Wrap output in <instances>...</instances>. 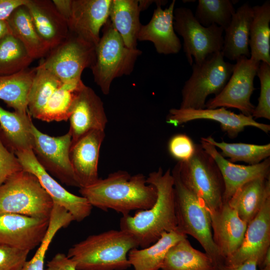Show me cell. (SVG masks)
<instances>
[{
    "label": "cell",
    "mask_w": 270,
    "mask_h": 270,
    "mask_svg": "<svg viewBox=\"0 0 270 270\" xmlns=\"http://www.w3.org/2000/svg\"><path fill=\"white\" fill-rule=\"evenodd\" d=\"M104 137V130H92L70 146V160L80 188L90 185L99 178L100 152Z\"/></svg>",
    "instance_id": "22"
},
{
    "label": "cell",
    "mask_w": 270,
    "mask_h": 270,
    "mask_svg": "<svg viewBox=\"0 0 270 270\" xmlns=\"http://www.w3.org/2000/svg\"><path fill=\"white\" fill-rule=\"evenodd\" d=\"M25 6L38 34L50 50L67 37L69 33L68 22L52 0H27Z\"/></svg>",
    "instance_id": "23"
},
{
    "label": "cell",
    "mask_w": 270,
    "mask_h": 270,
    "mask_svg": "<svg viewBox=\"0 0 270 270\" xmlns=\"http://www.w3.org/2000/svg\"><path fill=\"white\" fill-rule=\"evenodd\" d=\"M36 67L0 76V100L14 112L28 113V100Z\"/></svg>",
    "instance_id": "32"
},
{
    "label": "cell",
    "mask_w": 270,
    "mask_h": 270,
    "mask_svg": "<svg viewBox=\"0 0 270 270\" xmlns=\"http://www.w3.org/2000/svg\"><path fill=\"white\" fill-rule=\"evenodd\" d=\"M204 140L218 148L221 154L230 158L232 162H244L248 165L260 164L270 156V144H255L242 142L228 143L216 141L212 136L201 138Z\"/></svg>",
    "instance_id": "35"
},
{
    "label": "cell",
    "mask_w": 270,
    "mask_h": 270,
    "mask_svg": "<svg viewBox=\"0 0 270 270\" xmlns=\"http://www.w3.org/2000/svg\"><path fill=\"white\" fill-rule=\"evenodd\" d=\"M138 248L130 234L110 230L74 244L66 256L77 270H125L131 266L129 252Z\"/></svg>",
    "instance_id": "3"
},
{
    "label": "cell",
    "mask_w": 270,
    "mask_h": 270,
    "mask_svg": "<svg viewBox=\"0 0 270 270\" xmlns=\"http://www.w3.org/2000/svg\"><path fill=\"white\" fill-rule=\"evenodd\" d=\"M270 196V177L259 178L240 186L227 203L248 224L258 214Z\"/></svg>",
    "instance_id": "26"
},
{
    "label": "cell",
    "mask_w": 270,
    "mask_h": 270,
    "mask_svg": "<svg viewBox=\"0 0 270 270\" xmlns=\"http://www.w3.org/2000/svg\"><path fill=\"white\" fill-rule=\"evenodd\" d=\"M54 204L38 178L24 170L0 185V214L49 218Z\"/></svg>",
    "instance_id": "6"
},
{
    "label": "cell",
    "mask_w": 270,
    "mask_h": 270,
    "mask_svg": "<svg viewBox=\"0 0 270 270\" xmlns=\"http://www.w3.org/2000/svg\"><path fill=\"white\" fill-rule=\"evenodd\" d=\"M270 248V196L264 202L256 216L248 224L243 242L238 250L225 258L224 264L238 265L250 258L258 266Z\"/></svg>",
    "instance_id": "18"
},
{
    "label": "cell",
    "mask_w": 270,
    "mask_h": 270,
    "mask_svg": "<svg viewBox=\"0 0 270 270\" xmlns=\"http://www.w3.org/2000/svg\"><path fill=\"white\" fill-rule=\"evenodd\" d=\"M174 178L176 231L194 238L218 267L224 264L212 238L208 209L204 201L182 182L176 164L171 172Z\"/></svg>",
    "instance_id": "4"
},
{
    "label": "cell",
    "mask_w": 270,
    "mask_h": 270,
    "mask_svg": "<svg viewBox=\"0 0 270 270\" xmlns=\"http://www.w3.org/2000/svg\"><path fill=\"white\" fill-rule=\"evenodd\" d=\"M209 212L213 240L225 260L241 246L248 224L227 202Z\"/></svg>",
    "instance_id": "21"
},
{
    "label": "cell",
    "mask_w": 270,
    "mask_h": 270,
    "mask_svg": "<svg viewBox=\"0 0 270 270\" xmlns=\"http://www.w3.org/2000/svg\"><path fill=\"white\" fill-rule=\"evenodd\" d=\"M57 229L50 226L34 255L30 260L26 261L22 270H44V264L46 254L56 234Z\"/></svg>",
    "instance_id": "42"
},
{
    "label": "cell",
    "mask_w": 270,
    "mask_h": 270,
    "mask_svg": "<svg viewBox=\"0 0 270 270\" xmlns=\"http://www.w3.org/2000/svg\"><path fill=\"white\" fill-rule=\"evenodd\" d=\"M146 178L142 174L130 175L120 170L80 188L79 192L92 206L104 211L112 209L125 216L132 210L148 209L156 202V190L146 183Z\"/></svg>",
    "instance_id": "2"
},
{
    "label": "cell",
    "mask_w": 270,
    "mask_h": 270,
    "mask_svg": "<svg viewBox=\"0 0 270 270\" xmlns=\"http://www.w3.org/2000/svg\"><path fill=\"white\" fill-rule=\"evenodd\" d=\"M203 149L214 160L221 172L224 185L223 202L226 203L244 184L259 178L270 177V158L254 165L238 164L230 162L216 147L200 138Z\"/></svg>",
    "instance_id": "20"
},
{
    "label": "cell",
    "mask_w": 270,
    "mask_h": 270,
    "mask_svg": "<svg viewBox=\"0 0 270 270\" xmlns=\"http://www.w3.org/2000/svg\"><path fill=\"white\" fill-rule=\"evenodd\" d=\"M186 238V236L176 230L164 232L150 246L131 250L128 255V260L134 270H159L170 248Z\"/></svg>",
    "instance_id": "28"
},
{
    "label": "cell",
    "mask_w": 270,
    "mask_h": 270,
    "mask_svg": "<svg viewBox=\"0 0 270 270\" xmlns=\"http://www.w3.org/2000/svg\"><path fill=\"white\" fill-rule=\"evenodd\" d=\"M30 252L0 244V270H22Z\"/></svg>",
    "instance_id": "39"
},
{
    "label": "cell",
    "mask_w": 270,
    "mask_h": 270,
    "mask_svg": "<svg viewBox=\"0 0 270 270\" xmlns=\"http://www.w3.org/2000/svg\"><path fill=\"white\" fill-rule=\"evenodd\" d=\"M196 144L184 134L172 136L168 140V148L170 156L178 162L188 160L194 154Z\"/></svg>",
    "instance_id": "40"
},
{
    "label": "cell",
    "mask_w": 270,
    "mask_h": 270,
    "mask_svg": "<svg viewBox=\"0 0 270 270\" xmlns=\"http://www.w3.org/2000/svg\"><path fill=\"white\" fill-rule=\"evenodd\" d=\"M102 34L96 46V56L91 67L95 83L108 95L113 80L130 74L142 52L128 48L109 18L103 26Z\"/></svg>",
    "instance_id": "5"
},
{
    "label": "cell",
    "mask_w": 270,
    "mask_h": 270,
    "mask_svg": "<svg viewBox=\"0 0 270 270\" xmlns=\"http://www.w3.org/2000/svg\"><path fill=\"white\" fill-rule=\"evenodd\" d=\"M250 28V58L270 64V1L252 6Z\"/></svg>",
    "instance_id": "31"
},
{
    "label": "cell",
    "mask_w": 270,
    "mask_h": 270,
    "mask_svg": "<svg viewBox=\"0 0 270 270\" xmlns=\"http://www.w3.org/2000/svg\"><path fill=\"white\" fill-rule=\"evenodd\" d=\"M140 12L138 0H112L109 20L130 48H137Z\"/></svg>",
    "instance_id": "27"
},
{
    "label": "cell",
    "mask_w": 270,
    "mask_h": 270,
    "mask_svg": "<svg viewBox=\"0 0 270 270\" xmlns=\"http://www.w3.org/2000/svg\"><path fill=\"white\" fill-rule=\"evenodd\" d=\"M260 62L244 56L237 60L224 88L206 102L205 108H234L246 116H252L255 106L251 102L250 98L256 90L254 81Z\"/></svg>",
    "instance_id": "11"
},
{
    "label": "cell",
    "mask_w": 270,
    "mask_h": 270,
    "mask_svg": "<svg viewBox=\"0 0 270 270\" xmlns=\"http://www.w3.org/2000/svg\"><path fill=\"white\" fill-rule=\"evenodd\" d=\"M29 113L11 112L0 106V136L5 146L14 154L32 150V124Z\"/></svg>",
    "instance_id": "25"
},
{
    "label": "cell",
    "mask_w": 270,
    "mask_h": 270,
    "mask_svg": "<svg viewBox=\"0 0 270 270\" xmlns=\"http://www.w3.org/2000/svg\"><path fill=\"white\" fill-rule=\"evenodd\" d=\"M260 82V92L258 105L252 116L254 118L270 120V64L260 62L257 74Z\"/></svg>",
    "instance_id": "38"
},
{
    "label": "cell",
    "mask_w": 270,
    "mask_h": 270,
    "mask_svg": "<svg viewBox=\"0 0 270 270\" xmlns=\"http://www.w3.org/2000/svg\"><path fill=\"white\" fill-rule=\"evenodd\" d=\"M22 170L34 174L54 204L68 210L74 220L81 222L91 214L92 206L82 196L72 194L61 186L37 160L32 150L14 154Z\"/></svg>",
    "instance_id": "13"
},
{
    "label": "cell",
    "mask_w": 270,
    "mask_h": 270,
    "mask_svg": "<svg viewBox=\"0 0 270 270\" xmlns=\"http://www.w3.org/2000/svg\"><path fill=\"white\" fill-rule=\"evenodd\" d=\"M166 0H156L154 9L150 22L142 25L138 36V41L152 42L159 54H178L182 48V44L176 34L174 27V12L176 0L164 8L162 6Z\"/></svg>",
    "instance_id": "19"
},
{
    "label": "cell",
    "mask_w": 270,
    "mask_h": 270,
    "mask_svg": "<svg viewBox=\"0 0 270 270\" xmlns=\"http://www.w3.org/2000/svg\"><path fill=\"white\" fill-rule=\"evenodd\" d=\"M84 85L82 80L62 83L50 98L38 120L46 122L67 121L76 94Z\"/></svg>",
    "instance_id": "33"
},
{
    "label": "cell",
    "mask_w": 270,
    "mask_h": 270,
    "mask_svg": "<svg viewBox=\"0 0 270 270\" xmlns=\"http://www.w3.org/2000/svg\"><path fill=\"white\" fill-rule=\"evenodd\" d=\"M96 56V46L69 32L67 37L51 49L39 64L62 82L82 80L84 70L90 68Z\"/></svg>",
    "instance_id": "10"
},
{
    "label": "cell",
    "mask_w": 270,
    "mask_h": 270,
    "mask_svg": "<svg viewBox=\"0 0 270 270\" xmlns=\"http://www.w3.org/2000/svg\"><path fill=\"white\" fill-rule=\"evenodd\" d=\"M112 0H72L69 32L96 46L109 18Z\"/></svg>",
    "instance_id": "17"
},
{
    "label": "cell",
    "mask_w": 270,
    "mask_h": 270,
    "mask_svg": "<svg viewBox=\"0 0 270 270\" xmlns=\"http://www.w3.org/2000/svg\"><path fill=\"white\" fill-rule=\"evenodd\" d=\"M6 21L10 33L22 44L33 60L46 56L50 50L38 34L25 4L16 8Z\"/></svg>",
    "instance_id": "29"
},
{
    "label": "cell",
    "mask_w": 270,
    "mask_h": 270,
    "mask_svg": "<svg viewBox=\"0 0 270 270\" xmlns=\"http://www.w3.org/2000/svg\"><path fill=\"white\" fill-rule=\"evenodd\" d=\"M146 183L154 186L157 198L148 209L138 210L134 216H122L120 230L131 234L138 246L144 248L158 240L164 232L176 230L174 178L170 168L160 167L149 174Z\"/></svg>",
    "instance_id": "1"
},
{
    "label": "cell",
    "mask_w": 270,
    "mask_h": 270,
    "mask_svg": "<svg viewBox=\"0 0 270 270\" xmlns=\"http://www.w3.org/2000/svg\"><path fill=\"white\" fill-rule=\"evenodd\" d=\"M31 132L34 137L32 151L39 164L62 183L80 188L70 160L72 138L69 132L52 136L41 132L34 124Z\"/></svg>",
    "instance_id": "12"
},
{
    "label": "cell",
    "mask_w": 270,
    "mask_h": 270,
    "mask_svg": "<svg viewBox=\"0 0 270 270\" xmlns=\"http://www.w3.org/2000/svg\"><path fill=\"white\" fill-rule=\"evenodd\" d=\"M44 270H77L74 264L64 254H56L46 264Z\"/></svg>",
    "instance_id": "43"
},
{
    "label": "cell",
    "mask_w": 270,
    "mask_h": 270,
    "mask_svg": "<svg viewBox=\"0 0 270 270\" xmlns=\"http://www.w3.org/2000/svg\"><path fill=\"white\" fill-rule=\"evenodd\" d=\"M36 68L28 96V109L30 116L38 120L50 98L63 82L42 66Z\"/></svg>",
    "instance_id": "34"
},
{
    "label": "cell",
    "mask_w": 270,
    "mask_h": 270,
    "mask_svg": "<svg viewBox=\"0 0 270 270\" xmlns=\"http://www.w3.org/2000/svg\"><path fill=\"white\" fill-rule=\"evenodd\" d=\"M192 73L182 90L180 108L202 109L212 94H218L230 78L234 64L224 60L222 52L208 56L202 62L193 63Z\"/></svg>",
    "instance_id": "8"
},
{
    "label": "cell",
    "mask_w": 270,
    "mask_h": 270,
    "mask_svg": "<svg viewBox=\"0 0 270 270\" xmlns=\"http://www.w3.org/2000/svg\"><path fill=\"white\" fill-rule=\"evenodd\" d=\"M252 6L246 2L240 6L224 30L222 52L224 58L236 60L244 56L250 58L249 36L253 18Z\"/></svg>",
    "instance_id": "24"
},
{
    "label": "cell",
    "mask_w": 270,
    "mask_h": 270,
    "mask_svg": "<svg viewBox=\"0 0 270 270\" xmlns=\"http://www.w3.org/2000/svg\"><path fill=\"white\" fill-rule=\"evenodd\" d=\"M22 170L17 157L5 146L0 136V185Z\"/></svg>",
    "instance_id": "41"
},
{
    "label": "cell",
    "mask_w": 270,
    "mask_h": 270,
    "mask_svg": "<svg viewBox=\"0 0 270 270\" xmlns=\"http://www.w3.org/2000/svg\"><path fill=\"white\" fill-rule=\"evenodd\" d=\"M33 60L22 44L11 33L0 40V76L28 68Z\"/></svg>",
    "instance_id": "36"
},
{
    "label": "cell",
    "mask_w": 270,
    "mask_h": 270,
    "mask_svg": "<svg viewBox=\"0 0 270 270\" xmlns=\"http://www.w3.org/2000/svg\"><path fill=\"white\" fill-rule=\"evenodd\" d=\"M184 184L202 199L208 210H214L223 204L224 185L219 168L214 160L202 148L196 144L193 156L176 164Z\"/></svg>",
    "instance_id": "7"
},
{
    "label": "cell",
    "mask_w": 270,
    "mask_h": 270,
    "mask_svg": "<svg viewBox=\"0 0 270 270\" xmlns=\"http://www.w3.org/2000/svg\"><path fill=\"white\" fill-rule=\"evenodd\" d=\"M258 262L254 258L248 259L236 266H228L224 264L218 267V270H258Z\"/></svg>",
    "instance_id": "46"
},
{
    "label": "cell",
    "mask_w": 270,
    "mask_h": 270,
    "mask_svg": "<svg viewBox=\"0 0 270 270\" xmlns=\"http://www.w3.org/2000/svg\"><path fill=\"white\" fill-rule=\"evenodd\" d=\"M27 0H0V20H6L18 7L24 5Z\"/></svg>",
    "instance_id": "44"
},
{
    "label": "cell",
    "mask_w": 270,
    "mask_h": 270,
    "mask_svg": "<svg viewBox=\"0 0 270 270\" xmlns=\"http://www.w3.org/2000/svg\"><path fill=\"white\" fill-rule=\"evenodd\" d=\"M198 120H208L218 122L222 132L230 138H236L247 126H253L266 134L270 131V125L258 122L252 116L236 114L225 108H176L170 110L166 118L168 124L177 126Z\"/></svg>",
    "instance_id": "14"
},
{
    "label": "cell",
    "mask_w": 270,
    "mask_h": 270,
    "mask_svg": "<svg viewBox=\"0 0 270 270\" xmlns=\"http://www.w3.org/2000/svg\"><path fill=\"white\" fill-rule=\"evenodd\" d=\"M234 2L230 0H198L194 16L204 27L216 24L224 30L236 12L234 4L236 1Z\"/></svg>",
    "instance_id": "37"
},
{
    "label": "cell",
    "mask_w": 270,
    "mask_h": 270,
    "mask_svg": "<svg viewBox=\"0 0 270 270\" xmlns=\"http://www.w3.org/2000/svg\"><path fill=\"white\" fill-rule=\"evenodd\" d=\"M68 120L71 146L91 130L104 131L108 122L101 98L85 84L76 94Z\"/></svg>",
    "instance_id": "15"
},
{
    "label": "cell",
    "mask_w": 270,
    "mask_h": 270,
    "mask_svg": "<svg viewBox=\"0 0 270 270\" xmlns=\"http://www.w3.org/2000/svg\"><path fill=\"white\" fill-rule=\"evenodd\" d=\"M162 270H218L216 266L205 252L194 248L187 238L172 246L168 252Z\"/></svg>",
    "instance_id": "30"
},
{
    "label": "cell",
    "mask_w": 270,
    "mask_h": 270,
    "mask_svg": "<svg viewBox=\"0 0 270 270\" xmlns=\"http://www.w3.org/2000/svg\"><path fill=\"white\" fill-rule=\"evenodd\" d=\"M52 2L58 12L68 22L72 13V0H53Z\"/></svg>",
    "instance_id": "45"
},
{
    "label": "cell",
    "mask_w": 270,
    "mask_h": 270,
    "mask_svg": "<svg viewBox=\"0 0 270 270\" xmlns=\"http://www.w3.org/2000/svg\"><path fill=\"white\" fill-rule=\"evenodd\" d=\"M49 218L0 214V244L30 251L33 250L43 240Z\"/></svg>",
    "instance_id": "16"
},
{
    "label": "cell",
    "mask_w": 270,
    "mask_h": 270,
    "mask_svg": "<svg viewBox=\"0 0 270 270\" xmlns=\"http://www.w3.org/2000/svg\"><path fill=\"white\" fill-rule=\"evenodd\" d=\"M174 27L183 39V48L190 66L200 64L210 56L221 52L223 28L216 24L204 27L194 16L192 10L179 7L174 10Z\"/></svg>",
    "instance_id": "9"
},
{
    "label": "cell",
    "mask_w": 270,
    "mask_h": 270,
    "mask_svg": "<svg viewBox=\"0 0 270 270\" xmlns=\"http://www.w3.org/2000/svg\"><path fill=\"white\" fill-rule=\"evenodd\" d=\"M10 33L6 20H0V40Z\"/></svg>",
    "instance_id": "48"
},
{
    "label": "cell",
    "mask_w": 270,
    "mask_h": 270,
    "mask_svg": "<svg viewBox=\"0 0 270 270\" xmlns=\"http://www.w3.org/2000/svg\"><path fill=\"white\" fill-rule=\"evenodd\" d=\"M258 267L260 268L258 270H270V248L268 250Z\"/></svg>",
    "instance_id": "47"
},
{
    "label": "cell",
    "mask_w": 270,
    "mask_h": 270,
    "mask_svg": "<svg viewBox=\"0 0 270 270\" xmlns=\"http://www.w3.org/2000/svg\"><path fill=\"white\" fill-rule=\"evenodd\" d=\"M154 0H138L139 6L142 10L146 9Z\"/></svg>",
    "instance_id": "49"
}]
</instances>
